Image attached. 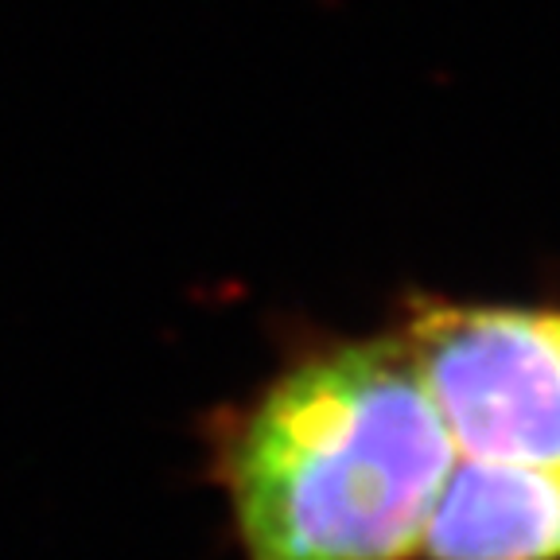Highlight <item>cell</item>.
Here are the masks:
<instances>
[{
  "label": "cell",
  "instance_id": "cell-1",
  "mask_svg": "<svg viewBox=\"0 0 560 560\" xmlns=\"http://www.w3.org/2000/svg\"><path fill=\"white\" fill-rule=\"evenodd\" d=\"M199 440L237 560H420L459 459L401 331L304 342Z\"/></svg>",
  "mask_w": 560,
  "mask_h": 560
},
{
  "label": "cell",
  "instance_id": "cell-2",
  "mask_svg": "<svg viewBox=\"0 0 560 560\" xmlns=\"http://www.w3.org/2000/svg\"><path fill=\"white\" fill-rule=\"evenodd\" d=\"M401 335L455 452L560 467V307L432 304Z\"/></svg>",
  "mask_w": 560,
  "mask_h": 560
},
{
  "label": "cell",
  "instance_id": "cell-3",
  "mask_svg": "<svg viewBox=\"0 0 560 560\" xmlns=\"http://www.w3.org/2000/svg\"><path fill=\"white\" fill-rule=\"evenodd\" d=\"M420 560H560V467L459 455Z\"/></svg>",
  "mask_w": 560,
  "mask_h": 560
}]
</instances>
